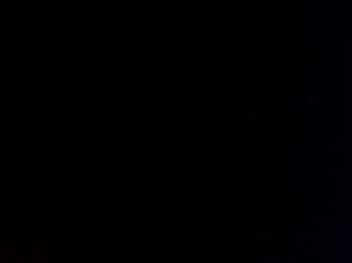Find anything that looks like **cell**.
<instances>
[{"label":"cell","instance_id":"cell-1","mask_svg":"<svg viewBox=\"0 0 352 263\" xmlns=\"http://www.w3.org/2000/svg\"><path fill=\"white\" fill-rule=\"evenodd\" d=\"M0 2H2V0H0Z\"/></svg>","mask_w":352,"mask_h":263}]
</instances>
